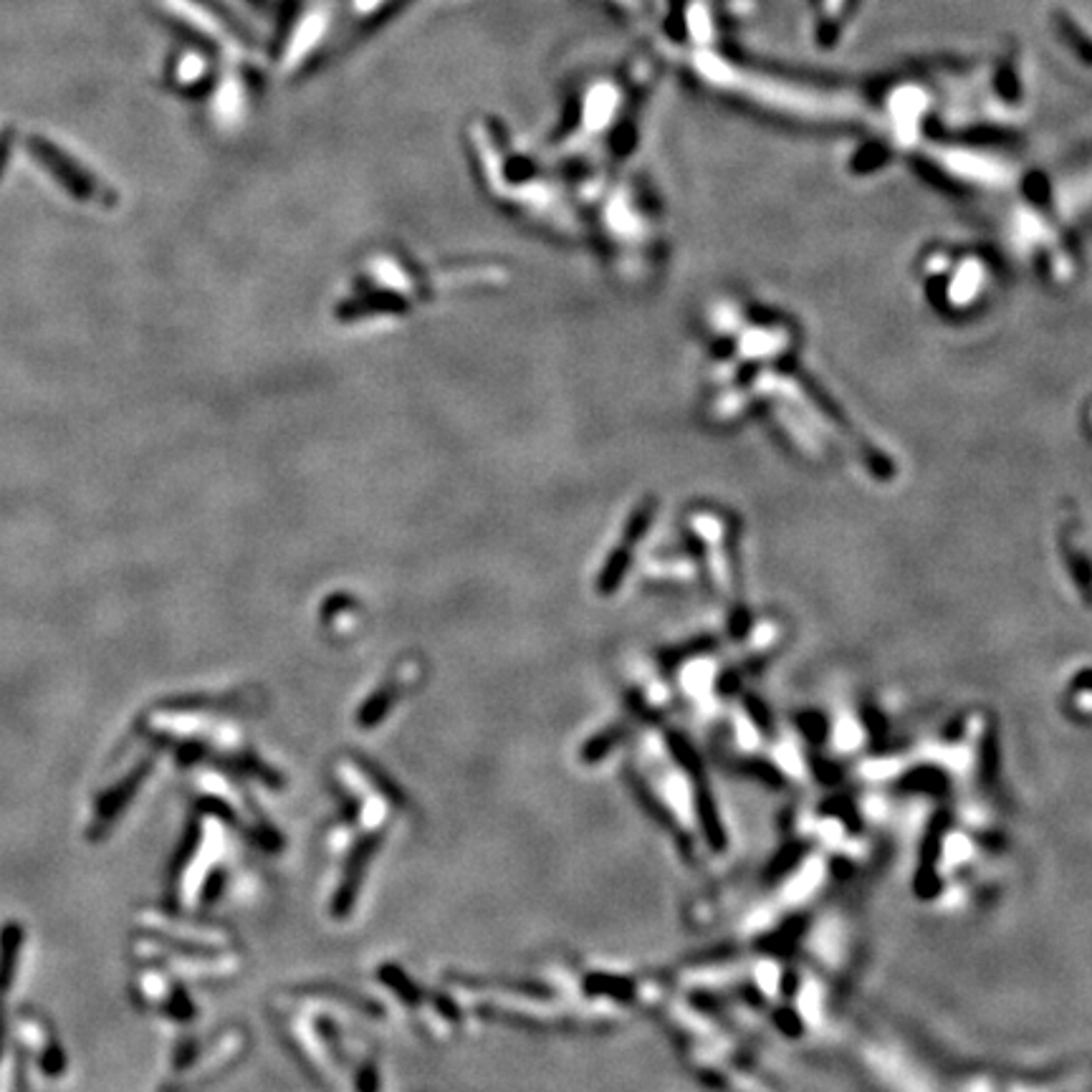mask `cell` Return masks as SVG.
<instances>
[{"mask_svg":"<svg viewBox=\"0 0 1092 1092\" xmlns=\"http://www.w3.org/2000/svg\"><path fill=\"white\" fill-rule=\"evenodd\" d=\"M622 94L610 82H597L589 86L585 94V109H582V124L587 132H602L610 127L614 111L620 109Z\"/></svg>","mask_w":1092,"mask_h":1092,"instance_id":"6da1fadb","label":"cell"},{"mask_svg":"<svg viewBox=\"0 0 1092 1092\" xmlns=\"http://www.w3.org/2000/svg\"><path fill=\"white\" fill-rule=\"evenodd\" d=\"M329 16L324 11H311L307 18H301V23L296 25V31L291 33V41L287 46V54H283L281 66L287 71L296 69L304 58H307L311 51L316 49V44L322 41L324 33H327Z\"/></svg>","mask_w":1092,"mask_h":1092,"instance_id":"7a4b0ae2","label":"cell"},{"mask_svg":"<svg viewBox=\"0 0 1092 1092\" xmlns=\"http://www.w3.org/2000/svg\"><path fill=\"white\" fill-rule=\"evenodd\" d=\"M387 0H354V11L360 13V16H367V13H372L380 8V5H385Z\"/></svg>","mask_w":1092,"mask_h":1092,"instance_id":"3957f363","label":"cell"},{"mask_svg":"<svg viewBox=\"0 0 1092 1092\" xmlns=\"http://www.w3.org/2000/svg\"><path fill=\"white\" fill-rule=\"evenodd\" d=\"M618 3H622V5H635V0H618Z\"/></svg>","mask_w":1092,"mask_h":1092,"instance_id":"277c9868","label":"cell"}]
</instances>
